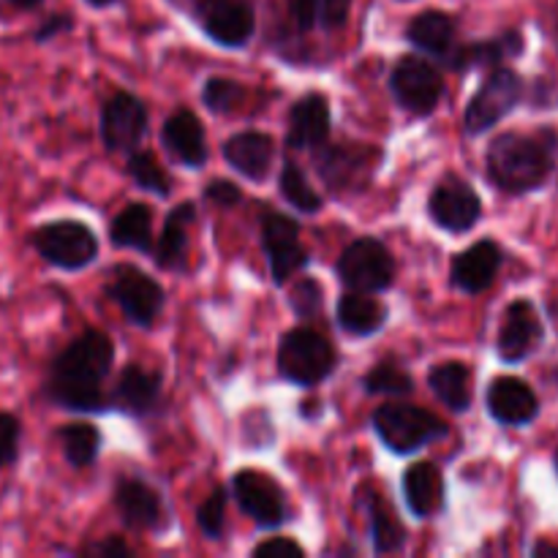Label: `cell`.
<instances>
[{
  "label": "cell",
  "mask_w": 558,
  "mask_h": 558,
  "mask_svg": "<svg viewBox=\"0 0 558 558\" xmlns=\"http://www.w3.org/2000/svg\"><path fill=\"white\" fill-rule=\"evenodd\" d=\"M112 363V338L98 330L82 332L54 357L47 381L49 398L71 412H104L107 396L101 390V381L107 379Z\"/></svg>",
  "instance_id": "1"
},
{
  "label": "cell",
  "mask_w": 558,
  "mask_h": 558,
  "mask_svg": "<svg viewBox=\"0 0 558 558\" xmlns=\"http://www.w3.org/2000/svg\"><path fill=\"white\" fill-rule=\"evenodd\" d=\"M85 556H96V558H129L131 548L123 543L120 537H109L107 543H93L82 550Z\"/></svg>",
  "instance_id": "44"
},
{
  "label": "cell",
  "mask_w": 558,
  "mask_h": 558,
  "mask_svg": "<svg viewBox=\"0 0 558 558\" xmlns=\"http://www.w3.org/2000/svg\"><path fill=\"white\" fill-rule=\"evenodd\" d=\"M349 9H352V0H322V3H319L322 25L330 27V31L347 25Z\"/></svg>",
  "instance_id": "43"
},
{
  "label": "cell",
  "mask_w": 558,
  "mask_h": 558,
  "mask_svg": "<svg viewBox=\"0 0 558 558\" xmlns=\"http://www.w3.org/2000/svg\"><path fill=\"white\" fill-rule=\"evenodd\" d=\"M338 325L352 336H374L385 327V305L368 292H349L338 300Z\"/></svg>",
  "instance_id": "28"
},
{
  "label": "cell",
  "mask_w": 558,
  "mask_h": 558,
  "mask_svg": "<svg viewBox=\"0 0 558 558\" xmlns=\"http://www.w3.org/2000/svg\"><path fill=\"white\" fill-rule=\"evenodd\" d=\"M505 262V251L494 240H480V243L469 245L463 254L456 256L452 262V283L466 294H480L490 289L496 281Z\"/></svg>",
  "instance_id": "18"
},
{
  "label": "cell",
  "mask_w": 558,
  "mask_h": 558,
  "mask_svg": "<svg viewBox=\"0 0 558 558\" xmlns=\"http://www.w3.org/2000/svg\"><path fill=\"white\" fill-rule=\"evenodd\" d=\"M545 341V325L539 319L537 308L529 300H515L507 305L505 319L499 327V341H496V352H499L501 363L518 365L523 360L532 357Z\"/></svg>",
  "instance_id": "13"
},
{
  "label": "cell",
  "mask_w": 558,
  "mask_h": 558,
  "mask_svg": "<svg viewBox=\"0 0 558 558\" xmlns=\"http://www.w3.org/2000/svg\"><path fill=\"white\" fill-rule=\"evenodd\" d=\"M223 158L229 161V167H234L248 180H265L272 167V158H276V145L262 131H243V134L227 140Z\"/></svg>",
  "instance_id": "22"
},
{
  "label": "cell",
  "mask_w": 558,
  "mask_h": 558,
  "mask_svg": "<svg viewBox=\"0 0 558 558\" xmlns=\"http://www.w3.org/2000/svg\"><path fill=\"white\" fill-rule=\"evenodd\" d=\"M289 14L298 31H311L319 20V0H289Z\"/></svg>",
  "instance_id": "42"
},
{
  "label": "cell",
  "mask_w": 558,
  "mask_h": 558,
  "mask_svg": "<svg viewBox=\"0 0 558 558\" xmlns=\"http://www.w3.org/2000/svg\"><path fill=\"white\" fill-rule=\"evenodd\" d=\"M338 357L332 343L311 327H294L278 347V371L283 379L300 387H314L336 371Z\"/></svg>",
  "instance_id": "3"
},
{
  "label": "cell",
  "mask_w": 558,
  "mask_h": 558,
  "mask_svg": "<svg viewBox=\"0 0 558 558\" xmlns=\"http://www.w3.org/2000/svg\"><path fill=\"white\" fill-rule=\"evenodd\" d=\"M305 550L289 537H272L254 548V558H303Z\"/></svg>",
  "instance_id": "40"
},
{
  "label": "cell",
  "mask_w": 558,
  "mask_h": 558,
  "mask_svg": "<svg viewBox=\"0 0 558 558\" xmlns=\"http://www.w3.org/2000/svg\"><path fill=\"white\" fill-rule=\"evenodd\" d=\"M196 218V207L191 202L174 207L163 223L161 240L156 245V262L163 270H183L185 267V245H189V227Z\"/></svg>",
  "instance_id": "27"
},
{
  "label": "cell",
  "mask_w": 558,
  "mask_h": 558,
  "mask_svg": "<svg viewBox=\"0 0 558 558\" xmlns=\"http://www.w3.org/2000/svg\"><path fill=\"white\" fill-rule=\"evenodd\" d=\"M196 20L202 31L221 47H243L251 41L256 27L251 0H199Z\"/></svg>",
  "instance_id": "14"
},
{
  "label": "cell",
  "mask_w": 558,
  "mask_h": 558,
  "mask_svg": "<svg viewBox=\"0 0 558 558\" xmlns=\"http://www.w3.org/2000/svg\"><path fill=\"white\" fill-rule=\"evenodd\" d=\"M330 136V104L322 93H308L298 98L289 112L287 142L294 150H308L322 147Z\"/></svg>",
  "instance_id": "19"
},
{
  "label": "cell",
  "mask_w": 558,
  "mask_h": 558,
  "mask_svg": "<svg viewBox=\"0 0 558 558\" xmlns=\"http://www.w3.org/2000/svg\"><path fill=\"white\" fill-rule=\"evenodd\" d=\"M523 52V36L518 31L501 33V36L490 38V41L466 44L461 49H452L450 60L458 71H472V69H496L501 60L515 58Z\"/></svg>",
  "instance_id": "25"
},
{
  "label": "cell",
  "mask_w": 558,
  "mask_h": 558,
  "mask_svg": "<svg viewBox=\"0 0 558 558\" xmlns=\"http://www.w3.org/2000/svg\"><path fill=\"white\" fill-rule=\"evenodd\" d=\"M205 199H210L213 205L218 207H234L243 199V194H240L238 185L229 183V180H213L205 189Z\"/></svg>",
  "instance_id": "41"
},
{
  "label": "cell",
  "mask_w": 558,
  "mask_h": 558,
  "mask_svg": "<svg viewBox=\"0 0 558 558\" xmlns=\"http://www.w3.org/2000/svg\"><path fill=\"white\" fill-rule=\"evenodd\" d=\"M556 472H558V450H556Z\"/></svg>",
  "instance_id": "49"
},
{
  "label": "cell",
  "mask_w": 558,
  "mask_h": 558,
  "mask_svg": "<svg viewBox=\"0 0 558 558\" xmlns=\"http://www.w3.org/2000/svg\"><path fill=\"white\" fill-rule=\"evenodd\" d=\"M71 27V16L69 14H52L41 27L36 31V41H49V38L60 36L63 31Z\"/></svg>",
  "instance_id": "45"
},
{
  "label": "cell",
  "mask_w": 558,
  "mask_h": 558,
  "mask_svg": "<svg viewBox=\"0 0 558 558\" xmlns=\"http://www.w3.org/2000/svg\"><path fill=\"white\" fill-rule=\"evenodd\" d=\"M87 3H90V5H96V9H104V5L114 3V0H87Z\"/></svg>",
  "instance_id": "48"
},
{
  "label": "cell",
  "mask_w": 558,
  "mask_h": 558,
  "mask_svg": "<svg viewBox=\"0 0 558 558\" xmlns=\"http://www.w3.org/2000/svg\"><path fill=\"white\" fill-rule=\"evenodd\" d=\"M363 385L365 390L374 392V396H409V392L414 390L412 374H407V371L398 363H392V360H381L379 365H374V368L365 374Z\"/></svg>",
  "instance_id": "33"
},
{
  "label": "cell",
  "mask_w": 558,
  "mask_h": 558,
  "mask_svg": "<svg viewBox=\"0 0 558 558\" xmlns=\"http://www.w3.org/2000/svg\"><path fill=\"white\" fill-rule=\"evenodd\" d=\"M374 430L396 456H412L430 441L447 436V425L423 407L387 403L374 412Z\"/></svg>",
  "instance_id": "4"
},
{
  "label": "cell",
  "mask_w": 558,
  "mask_h": 558,
  "mask_svg": "<svg viewBox=\"0 0 558 558\" xmlns=\"http://www.w3.org/2000/svg\"><path fill=\"white\" fill-rule=\"evenodd\" d=\"M390 87L403 109H409L412 114H428L434 112L445 93V80L434 63L417 58V54H407L392 69Z\"/></svg>",
  "instance_id": "9"
},
{
  "label": "cell",
  "mask_w": 558,
  "mask_h": 558,
  "mask_svg": "<svg viewBox=\"0 0 558 558\" xmlns=\"http://www.w3.org/2000/svg\"><path fill=\"white\" fill-rule=\"evenodd\" d=\"M322 303H325V298H322L319 283H316L314 278H300L298 287L292 289L294 314L303 316V319H311V316L319 314Z\"/></svg>",
  "instance_id": "38"
},
{
  "label": "cell",
  "mask_w": 558,
  "mask_h": 558,
  "mask_svg": "<svg viewBox=\"0 0 558 558\" xmlns=\"http://www.w3.org/2000/svg\"><path fill=\"white\" fill-rule=\"evenodd\" d=\"M161 140L167 150L185 167H202L207 161V140L199 118L191 109H178L163 123Z\"/></svg>",
  "instance_id": "21"
},
{
  "label": "cell",
  "mask_w": 558,
  "mask_h": 558,
  "mask_svg": "<svg viewBox=\"0 0 558 558\" xmlns=\"http://www.w3.org/2000/svg\"><path fill=\"white\" fill-rule=\"evenodd\" d=\"M521 74L512 69H505V65H496V69L485 76L480 90L472 96V101H469L466 118H463L466 131L474 136L485 134V131L494 129L496 123H501V120L521 104Z\"/></svg>",
  "instance_id": "6"
},
{
  "label": "cell",
  "mask_w": 558,
  "mask_h": 558,
  "mask_svg": "<svg viewBox=\"0 0 558 558\" xmlns=\"http://www.w3.org/2000/svg\"><path fill=\"white\" fill-rule=\"evenodd\" d=\"M403 496L414 515L434 518L445 507V477L439 466L428 461L409 466L403 474Z\"/></svg>",
  "instance_id": "23"
},
{
  "label": "cell",
  "mask_w": 558,
  "mask_h": 558,
  "mask_svg": "<svg viewBox=\"0 0 558 558\" xmlns=\"http://www.w3.org/2000/svg\"><path fill=\"white\" fill-rule=\"evenodd\" d=\"M407 38L420 52L447 60L456 49V22L445 11H423L409 22Z\"/></svg>",
  "instance_id": "26"
},
{
  "label": "cell",
  "mask_w": 558,
  "mask_h": 558,
  "mask_svg": "<svg viewBox=\"0 0 558 558\" xmlns=\"http://www.w3.org/2000/svg\"><path fill=\"white\" fill-rule=\"evenodd\" d=\"M196 521H199V529L207 537L221 539L223 521H227V494H223V488L210 490V496L196 510Z\"/></svg>",
  "instance_id": "37"
},
{
  "label": "cell",
  "mask_w": 558,
  "mask_h": 558,
  "mask_svg": "<svg viewBox=\"0 0 558 558\" xmlns=\"http://www.w3.org/2000/svg\"><path fill=\"white\" fill-rule=\"evenodd\" d=\"M14 5H20V9H33V5H38L41 0H11Z\"/></svg>",
  "instance_id": "47"
},
{
  "label": "cell",
  "mask_w": 558,
  "mask_h": 558,
  "mask_svg": "<svg viewBox=\"0 0 558 558\" xmlns=\"http://www.w3.org/2000/svg\"><path fill=\"white\" fill-rule=\"evenodd\" d=\"M556 161L558 134L554 129H539L534 134L505 131L490 142L485 156L490 183L512 196L543 189L556 172Z\"/></svg>",
  "instance_id": "2"
},
{
  "label": "cell",
  "mask_w": 558,
  "mask_h": 558,
  "mask_svg": "<svg viewBox=\"0 0 558 558\" xmlns=\"http://www.w3.org/2000/svg\"><path fill=\"white\" fill-rule=\"evenodd\" d=\"M428 385L434 396L452 412H466L472 407V371L458 360L436 365L428 374Z\"/></svg>",
  "instance_id": "30"
},
{
  "label": "cell",
  "mask_w": 558,
  "mask_h": 558,
  "mask_svg": "<svg viewBox=\"0 0 558 558\" xmlns=\"http://www.w3.org/2000/svg\"><path fill=\"white\" fill-rule=\"evenodd\" d=\"M430 218L439 223L447 232L463 234L474 229V223L483 216V202H480L477 191L461 178H445L436 191L430 194L428 202Z\"/></svg>",
  "instance_id": "16"
},
{
  "label": "cell",
  "mask_w": 558,
  "mask_h": 558,
  "mask_svg": "<svg viewBox=\"0 0 558 558\" xmlns=\"http://www.w3.org/2000/svg\"><path fill=\"white\" fill-rule=\"evenodd\" d=\"M262 245H265L270 276L276 283H287L308 262V254L300 243L298 221L281 216V213H265V218H262Z\"/></svg>",
  "instance_id": "12"
},
{
  "label": "cell",
  "mask_w": 558,
  "mask_h": 558,
  "mask_svg": "<svg viewBox=\"0 0 558 558\" xmlns=\"http://www.w3.org/2000/svg\"><path fill=\"white\" fill-rule=\"evenodd\" d=\"M60 445H63L65 458L71 466L85 469L90 466L101 450V434L90 423H69L60 428Z\"/></svg>",
  "instance_id": "32"
},
{
  "label": "cell",
  "mask_w": 558,
  "mask_h": 558,
  "mask_svg": "<svg viewBox=\"0 0 558 558\" xmlns=\"http://www.w3.org/2000/svg\"><path fill=\"white\" fill-rule=\"evenodd\" d=\"M33 248L54 267L82 270L98 256V240L80 221H52L33 232Z\"/></svg>",
  "instance_id": "7"
},
{
  "label": "cell",
  "mask_w": 558,
  "mask_h": 558,
  "mask_svg": "<svg viewBox=\"0 0 558 558\" xmlns=\"http://www.w3.org/2000/svg\"><path fill=\"white\" fill-rule=\"evenodd\" d=\"M232 494L240 510L262 529H278L287 521V499L276 480L256 469H243L232 477Z\"/></svg>",
  "instance_id": "11"
},
{
  "label": "cell",
  "mask_w": 558,
  "mask_h": 558,
  "mask_svg": "<svg viewBox=\"0 0 558 558\" xmlns=\"http://www.w3.org/2000/svg\"><path fill=\"white\" fill-rule=\"evenodd\" d=\"M107 294L120 305L125 319L140 327H150L163 308L161 283L134 265L114 267L107 283Z\"/></svg>",
  "instance_id": "8"
},
{
  "label": "cell",
  "mask_w": 558,
  "mask_h": 558,
  "mask_svg": "<svg viewBox=\"0 0 558 558\" xmlns=\"http://www.w3.org/2000/svg\"><path fill=\"white\" fill-rule=\"evenodd\" d=\"M129 174L134 178V183L140 189L153 191L158 196L169 194V178L167 172L161 169L158 158L147 150H131L129 156Z\"/></svg>",
  "instance_id": "35"
},
{
  "label": "cell",
  "mask_w": 558,
  "mask_h": 558,
  "mask_svg": "<svg viewBox=\"0 0 558 558\" xmlns=\"http://www.w3.org/2000/svg\"><path fill=\"white\" fill-rule=\"evenodd\" d=\"M488 403L490 417L507 428H523L532 425L539 417V398L532 390V385L518 376H496L488 387Z\"/></svg>",
  "instance_id": "17"
},
{
  "label": "cell",
  "mask_w": 558,
  "mask_h": 558,
  "mask_svg": "<svg viewBox=\"0 0 558 558\" xmlns=\"http://www.w3.org/2000/svg\"><path fill=\"white\" fill-rule=\"evenodd\" d=\"M532 556H537V558H543V556H556L558 558V545H554V543H537L532 548Z\"/></svg>",
  "instance_id": "46"
},
{
  "label": "cell",
  "mask_w": 558,
  "mask_h": 558,
  "mask_svg": "<svg viewBox=\"0 0 558 558\" xmlns=\"http://www.w3.org/2000/svg\"><path fill=\"white\" fill-rule=\"evenodd\" d=\"M281 191L283 199L292 207H298L300 213H316L322 207V196L316 194L314 185L308 183L303 169L298 163H287L281 169Z\"/></svg>",
  "instance_id": "34"
},
{
  "label": "cell",
  "mask_w": 558,
  "mask_h": 558,
  "mask_svg": "<svg viewBox=\"0 0 558 558\" xmlns=\"http://www.w3.org/2000/svg\"><path fill=\"white\" fill-rule=\"evenodd\" d=\"M338 278L352 292H385L396 281V259L385 243L374 238H360L338 256Z\"/></svg>",
  "instance_id": "5"
},
{
  "label": "cell",
  "mask_w": 558,
  "mask_h": 558,
  "mask_svg": "<svg viewBox=\"0 0 558 558\" xmlns=\"http://www.w3.org/2000/svg\"><path fill=\"white\" fill-rule=\"evenodd\" d=\"M114 507L125 526L131 529H158L163 523V501L156 490L142 480H123L114 488Z\"/></svg>",
  "instance_id": "20"
},
{
  "label": "cell",
  "mask_w": 558,
  "mask_h": 558,
  "mask_svg": "<svg viewBox=\"0 0 558 558\" xmlns=\"http://www.w3.org/2000/svg\"><path fill=\"white\" fill-rule=\"evenodd\" d=\"M147 131V107L134 93H114L101 109V140L112 153H131Z\"/></svg>",
  "instance_id": "15"
},
{
  "label": "cell",
  "mask_w": 558,
  "mask_h": 558,
  "mask_svg": "<svg viewBox=\"0 0 558 558\" xmlns=\"http://www.w3.org/2000/svg\"><path fill=\"white\" fill-rule=\"evenodd\" d=\"M202 101L210 112H232L240 101H243V87L238 82L227 80V76H210L205 82V90H202Z\"/></svg>",
  "instance_id": "36"
},
{
  "label": "cell",
  "mask_w": 558,
  "mask_h": 558,
  "mask_svg": "<svg viewBox=\"0 0 558 558\" xmlns=\"http://www.w3.org/2000/svg\"><path fill=\"white\" fill-rule=\"evenodd\" d=\"M112 243L118 248H134L140 254H150L153 248V210L142 202H131L123 210L114 216L112 232H109Z\"/></svg>",
  "instance_id": "29"
},
{
  "label": "cell",
  "mask_w": 558,
  "mask_h": 558,
  "mask_svg": "<svg viewBox=\"0 0 558 558\" xmlns=\"http://www.w3.org/2000/svg\"><path fill=\"white\" fill-rule=\"evenodd\" d=\"M20 420L14 414L0 412V469L11 466L20 456Z\"/></svg>",
  "instance_id": "39"
},
{
  "label": "cell",
  "mask_w": 558,
  "mask_h": 558,
  "mask_svg": "<svg viewBox=\"0 0 558 558\" xmlns=\"http://www.w3.org/2000/svg\"><path fill=\"white\" fill-rule=\"evenodd\" d=\"M368 512L376 554H396V550H401L403 543H407V532H403V523L398 521L390 501H385L381 496H371Z\"/></svg>",
  "instance_id": "31"
},
{
  "label": "cell",
  "mask_w": 558,
  "mask_h": 558,
  "mask_svg": "<svg viewBox=\"0 0 558 558\" xmlns=\"http://www.w3.org/2000/svg\"><path fill=\"white\" fill-rule=\"evenodd\" d=\"M376 163H379V150L341 142V145H322V153L316 156V172L336 194H341V191L363 189L374 174Z\"/></svg>",
  "instance_id": "10"
},
{
  "label": "cell",
  "mask_w": 558,
  "mask_h": 558,
  "mask_svg": "<svg viewBox=\"0 0 558 558\" xmlns=\"http://www.w3.org/2000/svg\"><path fill=\"white\" fill-rule=\"evenodd\" d=\"M161 396V376L142 365H129L114 385L112 403L129 414H147Z\"/></svg>",
  "instance_id": "24"
}]
</instances>
